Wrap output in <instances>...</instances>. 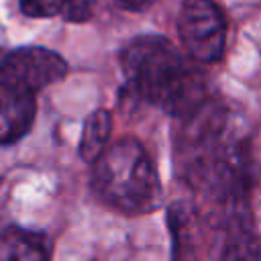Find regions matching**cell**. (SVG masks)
<instances>
[{
	"label": "cell",
	"instance_id": "1",
	"mask_svg": "<svg viewBox=\"0 0 261 261\" xmlns=\"http://www.w3.org/2000/svg\"><path fill=\"white\" fill-rule=\"evenodd\" d=\"M173 165L177 177L218 210V218L251 206L257 177L251 135L224 102L210 98L175 120Z\"/></svg>",
	"mask_w": 261,
	"mask_h": 261
},
{
	"label": "cell",
	"instance_id": "2",
	"mask_svg": "<svg viewBox=\"0 0 261 261\" xmlns=\"http://www.w3.org/2000/svg\"><path fill=\"white\" fill-rule=\"evenodd\" d=\"M118 63L124 77L122 94L157 106L175 120L212 98L200 63L161 35L130 39L120 49Z\"/></svg>",
	"mask_w": 261,
	"mask_h": 261
},
{
	"label": "cell",
	"instance_id": "3",
	"mask_svg": "<svg viewBox=\"0 0 261 261\" xmlns=\"http://www.w3.org/2000/svg\"><path fill=\"white\" fill-rule=\"evenodd\" d=\"M90 188L102 204L124 216H145L163 204L159 171L135 137H122L104 149L92 163Z\"/></svg>",
	"mask_w": 261,
	"mask_h": 261
},
{
	"label": "cell",
	"instance_id": "4",
	"mask_svg": "<svg viewBox=\"0 0 261 261\" xmlns=\"http://www.w3.org/2000/svg\"><path fill=\"white\" fill-rule=\"evenodd\" d=\"M177 33L188 57L200 65L220 61L226 51L228 24L224 12L212 0H184Z\"/></svg>",
	"mask_w": 261,
	"mask_h": 261
},
{
	"label": "cell",
	"instance_id": "5",
	"mask_svg": "<svg viewBox=\"0 0 261 261\" xmlns=\"http://www.w3.org/2000/svg\"><path fill=\"white\" fill-rule=\"evenodd\" d=\"M69 73L67 59L43 45H20L6 51L0 80L33 94L61 82Z\"/></svg>",
	"mask_w": 261,
	"mask_h": 261
},
{
	"label": "cell",
	"instance_id": "6",
	"mask_svg": "<svg viewBox=\"0 0 261 261\" xmlns=\"http://www.w3.org/2000/svg\"><path fill=\"white\" fill-rule=\"evenodd\" d=\"M167 228L171 234V261H204L210 230L220 226L188 202H173L167 208Z\"/></svg>",
	"mask_w": 261,
	"mask_h": 261
},
{
	"label": "cell",
	"instance_id": "7",
	"mask_svg": "<svg viewBox=\"0 0 261 261\" xmlns=\"http://www.w3.org/2000/svg\"><path fill=\"white\" fill-rule=\"evenodd\" d=\"M216 224L222 232L218 261H261V237L251 206L222 214Z\"/></svg>",
	"mask_w": 261,
	"mask_h": 261
},
{
	"label": "cell",
	"instance_id": "8",
	"mask_svg": "<svg viewBox=\"0 0 261 261\" xmlns=\"http://www.w3.org/2000/svg\"><path fill=\"white\" fill-rule=\"evenodd\" d=\"M37 94L0 80V147L20 143L35 124Z\"/></svg>",
	"mask_w": 261,
	"mask_h": 261
},
{
	"label": "cell",
	"instance_id": "9",
	"mask_svg": "<svg viewBox=\"0 0 261 261\" xmlns=\"http://www.w3.org/2000/svg\"><path fill=\"white\" fill-rule=\"evenodd\" d=\"M0 261H51V241L41 230L8 224L0 230Z\"/></svg>",
	"mask_w": 261,
	"mask_h": 261
},
{
	"label": "cell",
	"instance_id": "10",
	"mask_svg": "<svg viewBox=\"0 0 261 261\" xmlns=\"http://www.w3.org/2000/svg\"><path fill=\"white\" fill-rule=\"evenodd\" d=\"M112 135V114L106 108H96L94 112H90L84 120L82 126V137H80V145H77V153L82 157V161L86 163H94L104 149L110 145L108 139Z\"/></svg>",
	"mask_w": 261,
	"mask_h": 261
},
{
	"label": "cell",
	"instance_id": "11",
	"mask_svg": "<svg viewBox=\"0 0 261 261\" xmlns=\"http://www.w3.org/2000/svg\"><path fill=\"white\" fill-rule=\"evenodd\" d=\"M65 4L67 0H18V10L29 18H61Z\"/></svg>",
	"mask_w": 261,
	"mask_h": 261
},
{
	"label": "cell",
	"instance_id": "12",
	"mask_svg": "<svg viewBox=\"0 0 261 261\" xmlns=\"http://www.w3.org/2000/svg\"><path fill=\"white\" fill-rule=\"evenodd\" d=\"M94 8H96V0H67L61 20L73 24L88 22L94 16Z\"/></svg>",
	"mask_w": 261,
	"mask_h": 261
},
{
	"label": "cell",
	"instance_id": "13",
	"mask_svg": "<svg viewBox=\"0 0 261 261\" xmlns=\"http://www.w3.org/2000/svg\"><path fill=\"white\" fill-rule=\"evenodd\" d=\"M118 8L128 10V12H143L147 10L155 0H114Z\"/></svg>",
	"mask_w": 261,
	"mask_h": 261
},
{
	"label": "cell",
	"instance_id": "14",
	"mask_svg": "<svg viewBox=\"0 0 261 261\" xmlns=\"http://www.w3.org/2000/svg\"><path fill=\"white\" fill-rule=\"evenodd\" d=\"M6 51H8V47L0 45V69H2V63H4V57H6Z\"/></svg>",
	"mask_w": 261,
	"mask_h": 261
},
{
	"label": "cell",
	"instance_id": "15",
	"mask_svg": "<svg viewBox=\"0 0 261 261\" xmlns=\"http://www.w3.org/2000/svg\"><path fill=\"white\" fill-rule=\"evenodd\" d=\"M92 261H94V259H92Z\"/></svg>",
	"mask_w": 261,
	"mask_h": 261
}]
</instances>
